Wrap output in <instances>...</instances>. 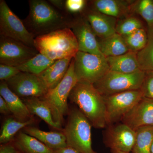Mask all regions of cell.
Listing matches in <instances>:
<instances>
[{
    "label": "cell",
    "instance_id": "cell-6",
    "mask_svg": "<svg viewBox=\"0 0 153 153\" xmlns=\"http://www.w3.org/2000/svg\"><path fill=\"white\" fill-rule=\"evenodd\" d=\"M74 59V71L78 82L94 84L110 71L104 56L78 51Z\"/></svg>",
    "mask_w": 153,
    "mask_h": 153
},
{
    "label": "cell",
    "instance_id": "cell-24",
    "mask_svg": "<svg viewBox=\"0 0 153 153\" xmlns=\"http://www.w3.org/2000/svg\"><path fill=\"white\" fill-rule=\"evenodd\" d=\"M35 117L27 121H21L13 116L9 117L4 121L1 128L0 143L1 144L10 142L22 129L29 126H32L36 122Z\"/></svg>",
    "mask_w": 153,
    "mask_h": 153
},
{
    "label": "cell",
    "instance_id": "cell-12",
    "mask_svg": "<svg viewBox=\"0 0 153 153\" xmlns=\"http://www.w3.org/2000/svg\"><path fill=\"white\" fill-rule=\"evenodd\" d=\"M136 132L125 124L108 126L105 132L104 141L111 150L131 153L135 142Z\"/></svg>",
    "mask_w": 153,
    "mask_h": 153
},
{
    "label": "cell",
    "instance_id": "cell-25",
    "mask_svg": "<svg viewBox=\"0 0 153 153\" xmlns=\"http://www.w3.org/2000/svg\"><path fill=\"white\" fill-rule=\"evenodd\" d=\"M135 131L136 137L132 153H151L153 141V126L143 127Z\"/></svg>",
    "mask_w": 153,
    "mask_h": 153
},
{
    "label": "cell",
    "instance_id": "cell-33",
    "mask_svg": "<svg viewBox=\"0 0 153 153\" xmlns=\"http://www.w3.org/2000/svg\"><path fill=\"white\" fill-rule=\"evenodd\" d=\"M21 72L17 67L0 64V80L6 81Z\"/></svg>",
    "mask_w": 153,
    "mask_h": 153
},
{
    "label": "cell",
    "instance_id": "cell-39",
    "mask_svg": "<svg viewBox=\"0 0 153 153\" xmlns=\"http://www.w3.org/2000/svg\"><path fill=\"white\" fill-rule=\"evenodd\" d=\"M151 153H153V141L151 149Z\"/></svg>",
    "mask_w": 153,
    "mask_h": 153
},
{
    "label": "cell",
    "instance_id": "cell-28",
    "mask_svg": "<svg viewBox=\"0 0 153 153\" xmlns=\"http://www.w3.org/2000/svg\"><path fill=\"white\" fill-rule=\"evenodd\" d=\"M123 37L129 51L132 52H140L144 48L147 42V33L143 28Z\"/></svg>",
    "mask_w": 153,
    "mask_h": 153
},
{
    "label": "cell",
    "instance_id": "cell-13",
    "mask_svg": "<svg viewBox=\"0 0 153 153\" xmlns=\"http://www.w3.org/2000/svg\"><path fill=\"white\" fill-rule=\"evenodd\" d=\"M70 29L77 40L79 51L104 56L100 49L98 40L90 24L82 15L72 19Z\"/></svg>",
    "mask_w": 153,
    "mask_h": 153
},
{
    "label": "cell",
    "instance_id": "cell-9",
    "mask_svg": "<svg viewBox=\"0 0 153 153\" xmlns=\"http://www.w3.org/2000/svg\"><path fill=\"white\" fill-rule=\"evenodd\" d=\"M10 89L22 99L44 97L49 89L38 75L20 72L5 81Z\"/></svg>",
    "mask_w": 153,
    "mask_h": 153
},
{
    "label": "cell",
    "instance_id": "cell-31",
    "mask_svg": "<svg viewBox=\"0 0 153 153\" xmlns=\"http://www.w3.org/2000/svg\"><path fill=\"white\" fill-rule=\"evenodd\" d=\"M140 90L144 97L153 100V71L145 72Z\"/></svg>",
    "mask_w": 153,
    "mask_h": 153
},
{
    "label": "cell",
    "instance_id": "cell-27",
    "mask_svg": "<svg viewBox=\"0 0 153 153\" xmlns=\"http://www.w3.org/2000/svg\"><path fill=\"white\" fill-rule=\"evenodd\" d=\"M147 33L146 45L137 55L140 69L145 72L153 71V27H148Z\"/></svg>",
    "mask_w": 153,
    "mask_h": 153
},
{
    "label": "cell",
    "instance_id": "cell-37",
    "mask_svg": "<svg viewBox=\"0 0 153 153\" xmlns=\"http://www.w3.org/2000/svg\"><path fill=\"white\" fill-rule=\"evenodd\" d=\"M55 153H80L74 148L67 146L65 147L55 151Z\"/></svg>",
    "mask_w": 153,
    "mask_h": 153
},
{
    "label": "cell",
    "instance_id": "cell-29",
    "mask_svg": "<svg viewBox=\"0 0 153 153\" xmlns=\"http://www.w3.org/2000/svg\"><path fill=\"white\" fill-rule=\"evenodd\" d=\"M131 9L142 17L148 24V27H153V1L140 0L131 5Z\"/></svg>",
    "mask_w": 153,
    "mask_h": 153
},
{
    "label": "cell",
    "instance_id": "cell-19",
    "mask_svg": "<svg viewBox=\"0 0 153 153\" xmlns=\"http://www.w3.org/2000/svg\"><path fill=\"white\" fill-rule=\"evenodd\" d=\"M73 58H65L56 60L45 71L38 75L49 90L54 88L62 81Z\"/></svg>",
    "mask_w": 153,
    "mask_h": 153
},
{
    "label": "cell",
    "instance_id": "cell-21",
    "mask_svg": "<svg viewBox=\"0 0 153 153\" xmlns=\"http://www.w3.org/2000/svg\"><path fill=\"white\" fill-rule=\"evenodd\" d=\"M91 8L107 16L120 18L124 16L131 9L128 2L119 0H95L90 2Z\"/></svg>",
    "mask_w": 153,
    "mask_h": 153
},
{
    "label": "cell",
    "instance_id": "cell-4",
    "mask_svg": "<svg viewBox=\"0 0 153 153\" xmlns=\"http://www.w3.org/2000/svg\"><path fill=\"white\" fill-rule=\"evenodd\" d=\"M67 122L63 132L67 146L80 153H97L92 147L91 127L90 122L78 108L69 109Z\"/></svg>",
    "mask_w": 153,
    "mask_h": 153
},
{
    "label": "cell",
    "instance_id": "cell-35",
    "mask_svg": "<svg viewBox=\"0 0 153 153\" xmlns=\"http://www.w3.org/2000/svg\"><path fill=\"white\" fill-rule=\"evenodd\" d=\"M0 112L4 115L12 114L7 102L1 96H0Z\"/></svg>",
    "mask_w": 153,
    "mask_h": 153
},
{
    "label": "cell",
    "instance_id": "cell-32",
    "mask_svg": "<svg viewBox=\"0 0 153 153\" xmlns=\"http://www.w3.org/2000/svg\"><path fill=\"white\" fill-rule=\"evenodd\" d=\"M86 3L87 1L85 0H66L65 11L70 15L82 13L85 10Z\"/></svg>",
    "mask_w": 153,
    "mask_h": 153
},
{
    "label": "cell",
    "instance_id": "cell-1",
    "mask_svg": "<svg viewBox=\"0 0 153 153\" xmlns=\"http://www.w3.org/2000/svg\"><path fill=\"white\" fill-rule=\"evenodd\" d=\"M29 4V15L22 21L35 38L70 28L73 18L70 14L57 10L48 1L30 0Z\"/></svg>",
    "mask_w": 153,
    "mask_h": 153
},
{
    "label": "cell",
    "instance_id": "cell-17",
    "mask_svg": "<svg viewBox=\"0 0 153 153\" xmlns=\"http://www.w3.org/2000/svg\"><path fill=\"white\" fill-rule=\"evenodd\" d=\"M0 95L5 100L12 115L21 121H27L34 117L22 99L9 88L5 81L0 82Z\"/></svg>",
    "mask_w": 153,
    "mask_h": 153
},
{
    "label": "cell",
    "instance_id": "cell-5",
    "mask_svg": "<svg viewBox=\"0 0 153 153\" xmlns=\"http://www.w3.org/2000/svg\"><path fill=\"white\" fill-rule=\"evenodd\" d=\"M145 71L140 69L131 74H124L110 70L94 86L103 96L129 91L140 89Z\"/></svg>",
    "mask_w": 153,
    "mask_h": 153
},
{
    "label": "cell",
    "instance_id": "cell-10",
    "mask_svg": "<svg viewBox=\"0 0 153 153\" xmlns=\"http://www.w3.org/2000/svg\"><path fill=\"white\" fill-rule=\"evenodd\" d=\"M38 53V50L34 47L0 36V64L18 67Z\"/></svg>",
    "mask_w": 153,
    "mask_h": 153
},
{
    "label": "cell",
    "instance_id": "cell-36",
    "mask_svg": "<svg viewBox=\"0 0 153 153\" xmlns=\"http://www.w3.org/2000/svg\"><path fill=\"white\" fill-rule=\"evenodd\" d=\"M48 2L57 10L65 11V1L64 0H49ZM66 12V11H65Z\"/></svg>",
    "mask_w": 153,
    "mask_h": 153
},
{
    "label": "cell",
    "instance_id": "cell-18",
    "mask_svg": "<svg viewBox=\"0 0 153 153\" xmlns=\"http://www.w3.org/2000/svg\"><path fill=\"white\" fill-rule=\"evenodd\" d=\"M23 132L34 137L54 151L67 146L66 137L62 131H45L32 126L26 127Z\"/></svg>",
    "mask_w": 153,
    "mask_h": 153
},
{
    "label": "cell",
    "instance_id": "cell-23",
    "mask_svg": "<svg viewBox=\"0 0 153 153\" xmlns=\"http://www.w3.org/2000/svg\"><path fill=\"white\" fill-rule=\"evenodd\" d=\"M100 51L105 57H114L125 54L129 49L122 36L116 33L98 41Z\"/></svg>",
    "mask_w": 153,
    "mask_h": 153
},
{
    "label": "cell",
    "instance_id": "cell-2",
    "mask_svg": "<svg viewBox=\"0 0 153 153\" xmlns=\"http://www.w3.org/2000/svg\"><path fill=\"white\" fill-rule=\"evenodd\" d=\"M68 99L77 105L94 127L103 128L107 126L104 97L93 84L77 82Z\"/></svg>",
    "mask_w": 153,
    "mask_h": 153
},
{
    "label": "cell",
    "instance_id": "cell-15",
    "mask_svg": "<svg viewBox=\"0 0 153 153\" xmlns=\"http://www.w3.org/2000/svg\"><path fill=\"white\" fill-rule=\"evenodd\" d=\"M121 121L134 131L143 127L153 126V100L143 97Z\"/></svg>",
    "mask_w": 153,
    "mask_h": 153
},
{
    "label": "cell",
    "instance_id": "cell-16",
    "mask_svg": "<svg viewBox=\"0 0 153 153\" xmlns=\"http://www.w3.org/2000/svg\"><path fill=\"white\" fill-rule=\"evenodd\" d=\"M82 13V16L90 24L96 36L104 38L116 33V18L101 13L91 8L84 10Z\"/></svg>",
    "mask_w": 153,
    "mask_h": 153
},
{
    "label": "cell",
    "instance_id": "cell-26",
    "mask_svg": "<svg viewBox=\"0 0 153 153\" xmlns=\"http://www.w3.org/2000/svg\"><path fill=\"white\" fill-rule=\"evenodd\" d=\"M55 61L51 60L43 54L38 53L35 57L17 68L21 72L39 75L52 65Z\"/></svg>",
    "mask_w": 153,
    "mask_h": 153
},
{
    "label": "cell",
    "instance_id": "cell-14",
    "mask_svg": "<svg viewBox=\"0 0 153 153\" xmlns=\"http://www.w3.org/2000/svg\"><path fill=\"white\" fill-rule=\"evenodd\" d=\"M32 114L43 120L51 127L63 131V117L57 108L43 97L22 99Z\"/></svg>",
    "mask_w": 153,
    "mask_h": 153
},
{
    "label": "cell",
    "instance_id": "cell-7",
    "mask_svg": "<svg viewBox=\"0 0 153 153\" xmlns=\"http://www.w3.org/2000/svg\"><path fill=\"white\" fill-rule=\"evenodd\" d=\"M0 35L35 48V37L4 0L0 1Z\"/></svg>",
    "mask_w": 153,
    "mask_h": 153
},
{
    "label": "cell",
    "instance_id": "cell-30",
    "mask_svg": "<svg viewBox=\"0 0 153 153\" xmlns=\"http://www.w3.org/2000/svg\"><path fill=\"white\" fill-rule=\"evenodd\" d=\"M143 28L140 20L135 17H128L117 23L116 33L122 36H127Z\"/></svg>",
    "mask_w": 153,
    "mask_h": 153
},
{
    "label": "cell",
    "instance_id": "cell-11",
    "mask_svg": "<svg viewBox=\"0 0 153 153\" xmlns=\"http://www.w3.org/2000/svg\"><path fill=\"white\" fill-rule=\"evenodd\" d=\"M78 82L74 71L73 58L71 60L68 71L62 81L54 88L49 90L43 97L54 105L63 117L64 116L67 115L69 112L68 100L69 94Z\"/></svg>",
    "mask_w": 153,
    "mask_h": 153
},
{
    "label": "cell",
    "instance_id": "cell-3",
    "mask_svg": "<svg viewBox=\"0 0 153 153\" xmlns=\"http://www.w3.org/2000/svg\"><path fill=\"white\" fill-rule=\"evenodd\" d=\"M34 44L39 53L54 61L74 58L79 51L77 40L70 28L36 37Z\"/></svg>",
    "mask_w": 153,
    "mask_h": 153
},
{
    "label": "cell",
    "instance_id": "cell-34",
    "mask_svg": "<svg viewBox=\"0 0 153 153\" xmlns=\"http://www.w3.org/2000/svg\"><path fill=\"white\" fill-rule=\"evenodd\" d=\"M0 153H21L14 146L13 141L7 143L1 144Z\"/></svg>",
    "mask_w": 153,
    "mask_h": 153
},
{
    "label": "cell",
    "instance_id": "cell-8",
    "mask_svg": "<svg viewBox=\"0 0 153 153\" xmlns=\"http://www.w3.org/2000/svg\"><path fill=\"white\" fill-rule=\"evenodd\" d=\"M103 97L106 107L107 124L109 126L121 121L143 96L140 89H139Z\"/></svg>",
    "mask_w": 153,
    "mask_h": 153
},
{
    "label": "cell",
    "instance_id": "cell-22",
    "mask_svg": "<svg viewBox=\"0 0 153 153\" xmlns=\"http://www.w3.org/2000/svg\"><path fill=\"white\" fill-rule=\"evenodd\" d=\"M13 142L21 153H55L39 140L23 131L17 134Z\"/></svg>",
    "mask_w": 153,
    "mask_h": 153
},
{
    "label": "cell",
    "instance_id": "cell-38",
    "mask_svg": "<svg viewBox=\"0 0 153 153\" xmlns=\"http://www.w3.org/2000/svg\"><path fill=\"white\" fill-rule=\"evenodd\" d=\"M111 153H131L125 152H121V151L116 150H111Z\"/></svg>",
    "mask_w": 153,
    "mask_h": 153
},
{
    "label": "cell",
    "instance_id": "cell-20",
    "mask_svg": "<svg viewBox=\"0 0 153 153\" xmlns=\"http://www.w3.org/2000/svg\"><path fill=\"white\" fill-rule=\"evenodd\" d=\"M137 52L129 51L114 57H106L110 70L124 74H131L140 70Z\"/></svg>",
    "mask_w": 153,
    "mask_h": 153
}]
</instances>
